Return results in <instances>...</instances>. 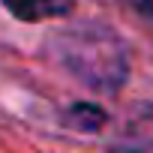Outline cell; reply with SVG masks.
<instances>
[{"label": "cell", "instance_id": "7a4b0ae2", "mask_svg": "<svg viewBox=\"0 0 153 153\" xmlns=\"http://www.w3.org/2000/svg\"><path fill=\"white\" fill-rule=\"evenodd\" d=\"M129 3H132L147 21H153V0H129Z\"/></svg>", "mask_w": 153, "mask_h": 153}, {"label": "cell", "instance_id": "6da1fadb", "mask_svg": "<svg viewBox=\"0 0 153 153\" xmlns=\"http://www.w3.org/2000/svg\"><path fill=\"white\" fill-rule=\"evenodd\" d=\"M3 6L21 21H39V18L60 15L69 6V0H3Z\"/></svg>", "mask_w": 153, "mask_h": 153}]
</instances>
